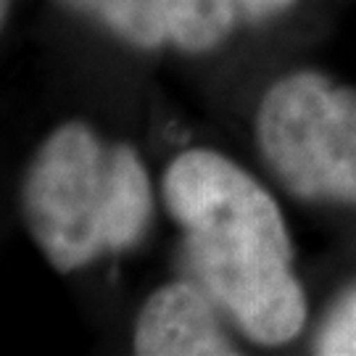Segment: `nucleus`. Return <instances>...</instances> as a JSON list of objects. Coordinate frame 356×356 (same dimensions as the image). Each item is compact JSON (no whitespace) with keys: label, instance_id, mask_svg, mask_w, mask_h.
<instances>
[{"label":"nucleus","instance_id":"1","mask_svg":"<svg viewBox=\"0 0 356 356\" xmlns=\"http://www.w3.org/2000/svg\"><path fill=\"white\" fill-rule=\"evenodd\" d=\"M185 256L216 304L254 343L293 341L306 319L280 209L248 172L214 151H185L161 182Z\"/></svg>","mask_w":356,"mask_h":356},{"label":"nucleus","instance_id":"2","mask_svg":"<svg viewBox=\"0 0 356 356\" xmlns=\"http://www.w3.org/2000/svg\"><path fill=\"white\" fill-rule=\"evenodd\" d=\"M22 209L32 238L58 272L138 245L153 216L140 156L106 145L82 122L58 127L26 169Z\"/></svg>","mask_w":356,"mask_h":356},{"label":"nucleus","instance_id":"3","mask_svg":"<svg viewBox=\"0 0 356 356\" xmlns=\"http://www.w3.org/2000/svg\"><path fill=\"white\" fill-rule=\"evenodd\" d=\"M256 140L282 188L304 201L356 206V90L296 72L267 90Z\"/></svg>","mask_w":356,"mask_h":356},{"label":"nucleus","instance_id":"4","mask_svg":"<svg viewBox=\"0 0 356 356\" xmlns=\"http://www.w3.org/2000/svg\"><path fill=\"white\" fill-rule=\"evenodd\" d=\"M135 48L172 42L185 53L216 48L235 24V0H61Z\"/></svg>","mask_w":356,"mask_h":356},{"label":"nucleus","instance_id":"5","mask_svg":"<svg viewBox=\"0 0 356 356\" xmlns=\"http://www.w3.org/2000/svg\"><path fill=\"white\" fill-rule=\"evenodd\" d=\"M209 293L191 282H169L153 293L135 325V351L143 356L238 354L219 327Z\"/></svg>","mask_w":356,"mask_h":356},{"label":"nucleus","instance_id":"6","mask_svg":"<svg viewBox=\"0 0 356 356\" xmlns=\"http://www.w3.org/2000/svg\"><path fill=\"white\" fill-rule=\"evenodd\" d=\"M314 351L325 356H356V288L330 309L314 338Z\"/></svg>","mask_w":356,"mask_h":356},{"label":"nucleus","instance_id":"7","mask_svg":"<svg viewBox=\"0 0 356 356\" xmlns=\"http://www.w3.org/2000/svg\"><path fill=\"white\" fill-rule=\"evenodd\" d=\"M238 6H243L251 16H267V13H277L282 8H288L293 0H235Z\"/></svg>","mask_w":356,"mask_h":356},{"label":"nucleus","instance_id":"8","mask_svg":"<svg viewBox=\"0 0 356 356\" xmlns=\"http://www.w3.org/2000/svg\"><path fill=\"white\" fill-rule=\"evenodd\" d=\"M6 11H8V0H3V16H6Z\"/></svg>","mask_w":356,"mask_h":356}]
</instances>
